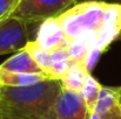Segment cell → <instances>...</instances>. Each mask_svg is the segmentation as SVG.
<instances>
[{
  "label": "cell",
  "mask_w": 121,
  "mask_h": 119,
  "mask_svg": "<svg viewBox=\"0 0 121 119\" xmlns=\"http://www.w3.org/2000/svg\"><path fill=\"white\" fill-rule=\"evenodd\" d=\"M0 69L9 73H18V74L45 75V73L34 61V58L25 49H21L17 51L14 55H12L11 57H8L4 63L0 64Z\"/></svg>",
  "instance_id": "ba28073f"
},
{
  "label": "cell",
  "mask_w": 121,
  "mask_h": 119,
  "mask_svg": "<svg viewBox=\"0 0 121 119\" xmlns=\"http://www.w3.org/2000/svg\"><path fill=\"white\" fill-rule=\"evenodd\" d=\"M19 0H0V21L8 18Z\"/></svg>",
  "instance_id": "9a60e30c"
},
{
  "label": "cell",
  "mask_w": 121,
  "mask_h": 119,
  "mask_svg": "<svg viewBox=\"0 0 121 119\" xmlns=\"http://www.w3.org/2000/svg\"><path fill=\"white\" fill-rule=\"evenodd\" d=\"M48 79L45 75L39 74H18V73H9L0 69V85L1 86H13V88H21V86H30L34 85L39 82Z\"/></svg>",
  "instance_id": "30bf717a"
},
{
  "label": "cell",
  "mask_w": 121,
  "mask_h": 119,
  "mask_svg": "<svg viewBox=\"0 0 121 119\" xmlns=\"http://www.w3.org/2000/svg\"><path fill=\"white\" fill-rule=\"evenodd\" d=\"M89 119H100V118H99V116H98V115H95L94 112H92V113H91V116H89Z\"/></svg>",
  "instance_id": "2e32d148"
},
{
  "label": "cell",
  "mask_w": 121,
  "mask_h": 119,
  "mask_svg": "<svg viewBox=\"0 0 121 119\" xmlns=\"http://www.w3.org/2000/svg\"><path fill=\"white\" fill-rule=\"evenodd\" d=\"M61 91V82L49 78L30 86H2L4 119H55V104Z\"/></svg>",
  "instance_id": "7a4b0ae2"
},
{
  "label": "cell",
  "mask_w": 121,
  "mask_h": 119,
  "mask_svg": "<svg viewBox=\"0 0 121 119\" xmlns=\"http://www.w3.org/2000/svg\"><path fill=\"white\" fill-rule=\"evenodd\" d=\"M73 4V0H19L9 16L18 18L26 23H41L47 19L56 18Z\"/></svg>",
  "instance_id": "3957f363"
},
{
  "label": "cell",
  "mask_w": 121,
  "mask_h": 119,
  "mask_svg": "<svg viewBox=\"0 0 121 119\" xmlns=\"http://www.w3.org/2000/svg\"><path fill=\"white\" fill-rule=\"evenodd\" d=\"M68 41L80 40L104 53L121 34V5L88 0L56 16Z\"/></svg>",
  "instance_id": "6da1fadb"
},
{
  "label": "cell",
  "mask_w": 121,
  "mask_h": 119,
  "mask_svg": "<svg viewBox=\"0 0 121 119\" xmlns=\"http://www.w3.org/2000/svg\"><path fill=\"white\" fill-rule=\"evenodd\" d=\"M108 2H112V4H119L121 5V0H107Z\"/></svg>",
  "instance_id": "e0dca14e"
},
{
  "label": "cell",
  "mask_w": 121,
  "mask_h": 119,
  "mask_svg": "<svg viewBox=\"0 0 121 119\" xmlns=\"http://www.w3.org/2000/svg\"><path fill=\"white\" fill-rule=\"evenodd\" d=\"M25 21L8 16L0 21V55L19 51L30 42Z\"/></svg>",
  "instance_id": "277c9868"
},
{
  "label": "cell",
  "mask_w": 121,
  "mask_h": 119,
  "mask_svg": "<svg viewBox=\"0 0 121 119\" xmlns=\"http://www.w3.org/2000/svg\"><path fill=\"white\" fill-rule=\"evenodd\" d=\"M101 88H102V85L99 83V81L95 79L92 75H89L82 90L80 91L81 98L91 112H93V110L95 107V104L100 96Z\"/></svg>",
  "instance_id": "7c38bea8"
},
{
  "label": "cell",
  "mask_w": 121,
  "mask_h": 119,
  "mask_svg": "<svg viewBox=\"0 0 121 119\" xmlns=\"http://www.w3.org/2000/svg\"><path fill=\"white\" fill-rule=\"evenodd\" d=\"M73 1H74V2H75V0H73Z\"/></svg>",
  "instance_id": "ffe728a7"
},
{
  "label": "cell",
  "mask_w": 121,
  "mask_h": 119,
  "mask_svg": "<svg viewBox=\"0 0 121 119\" xmlns=\"http://www.w3.org/2000/svg\"><path fill=\"white\" fill-rule=\"evenodd\" d=\"M55 119H89L91 111L83 103L80 93L62 89L56 104Z\"/></svg>",
  "instance_id": "8992f818"
},
{
  "label": "cell",
  "mask_w": 121,
  "mask_h": 119,
  "mask_svg": "<svg viewBox=\"0 0 121 119\" xmlns=\"http://www.w3.org/2000/svg\"><path fill=\"white\" fill-rule=\"evenodd\" d=\"M1 88H2V86H1V85H0V91H1Z\"/></svg>",
  "instance_id": "d6986e66"
},
{
  "label": "cell",
  "mask_w": 121,
  "mask_h": 119,
  "mask_svg": "<svg viewBox=\"0 0 121 119\" xmlns=\"http://www.w3.org/2000/svg\"><path fill=\"white\" fill-rule=\"evenodd\" d=\"M93 112L100 119H121V86H102Z\"/></svg>",
  "instance_id": "52a82bcc"
},
{
  "label": "cell",
  "mask_w": 121,
  "mask_h": 119,
  "mask_svg": "<svg viewBox=\"0 0 121 119\" xmlns=\"http://www.w3.org/2000/svg\"><path fill=\"white\" fill-rule=\"evenodd\" d=\"M66 50L72 62L83 63L87 54L89 53V50H93V49H91L85 42H82L80 40H73V41H69Z\"/></svg>",
  "instance_id": "5bb4252c"
},
{
  "label": "cell",
  "mask_w": 121,
  "mask_h": 119,
  "mask_svg": "<svg viewBox=\"0 0 121 119\" xmlns=\"http://www.w3.org/2000/svg\"><path fill=\"white\" fill-rule=\"evenodd\" d=\"M34 41L47 51L66 49L69 43L56 18H51L41 22Z\"/></svg>",
  "instance_id": "5b68a950"
},
{
  "label": "cell",
  "mask_w": 121,
  "mask_h": 119,
  "mask_svg": "<svg viewBox=\"0 0 121 119\" xmlns=\"http://www.w3.org/2000/svg\"><path fill=\"white\" fill-rule=\"evenodd\" d=\"M0 119H4V116H2V109H1V103H0Z\"/></svg>",
  "instance_id": "ac0fdd59"
},
{
  "label": "cell",
  "mask_w": 121,
  "mask_h": 119,
  "mask_svg": "<svg viewBox=\"0 0 121 119\" xmlns=\"http://www.w3.org/2000/svg\"><path fill=\"white\" fill-rule=\"evenodd\" d=\"M24 49L34 58V61L38 63V65L47 76V71L49 69L51 61H52V53L42 49L35 41H30Z\"/></svg>",
  "instance_id": "4fadbf2b"
},
{
  "label": "cell",
  "mask_w": 121,
  "mask_h": 119,
  "mask_svg": "<svg viewBox=\"0 0 121 119\" xmlns=\"http://www.w3.org/2000/svg\"><path fill=\"white\" fill-rule=\"evenodd\" d=\"M89 75H91V73L87 70V68L82 63L73 62L72 65L69 67L67 74L60 81L62 89L80 93V91L82 90Z\"/></svg>",
  "instance_id": "9c48e42d"
},
{
  "label": "cell",
  "mask_w": 121,
  "mask_h": 119,
  "mask_svg": "<svg viewBox=\"0 0 121 119\" xmlns=\"http://www.w3.org/2000/svg\"><path fill=\"white\" fill-rule=\"evenodd\" d=\"M51 53H52V61L49 69L47 71V77L49 79L61 81V78L67 74L73 62L71 61L66 49H58Z\"/></svg>",
  "instance_id": "8fae6325"
}]
</instances>
